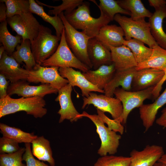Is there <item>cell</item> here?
Listing matches in <instances>:
<instances>
[{
  "mask_svg": "<svg viewBox=\"0 0 166 166\" xmlns=\"http://www.w3.org/2000/svg\"><path fill=\"white\" fill-rule=\"evenodd\" d=\"M89 6V2L84 1L77 9L64 15L68 22L74 28L81 30L83 33L92 38L96 37L101 29L108 25L111 21L101 11L99 18L93 17L90 15Z\"/></svg>",
  "mask_w": 166,
  "mask_h": 166,
  "instance_id": "1",
  "label": "cell"
},
{
  "mask_svg": "<svg viewBox=\"0 0 166 166\" xmlns=\"http://www.w3.org/2000/svg\"><path fill=\"white\" fill-rule=\"evenodd\" d=\"M46 102L43 97H33L12 98L8 95L0 99V118L18 112L24 111L35 118H41L47 113L45 107Z\"/></svg>",
  "mask_w": 166,
  "mask_h": 166,
  "instance_id": "2",
  "label": "cell"
},
{
  "mask_svg": "<svg viewBox=\"0 0 166 166\" xmlns=\"http://www.w3.org/2000/svg\"><path fill=\"white\" fill-rule=\"evenodd\" d=\"M114 20L123 29L125 40L135 38L143 42L151 48L158 45L151 34L149 23L145 21V18L133 20L117 14Z\"/></svg>",
  "mask_w": 166,
  "mask_h": 166,
  "instance_id": "3",
  "label": "cell"
},
{
  "mask_svg": "<svg viewBox=\"0 0 166 166\" xmlns=\"http://www.w3.org/2000/svg\"><path fill=\"white\" fill-rule=\"evenodd\" d=\"M83 117L90 119L96 126V132L100 139L101 144L97 151L101 156L107 155H114L117 151L121 138L120 135L106 127L101 118L97 114H90L83 111L77 117L79 119Z\"/></svg>",
  "mask_w": 166,
  "mask_h": 166,
  "instance_id": "4",
  "label": "cell"
},
{
  "mask_svg": "<svg viewBox=\"0 0 166 166\" xmlns=\"http://www.w3.org/2000/svg\"><path fill=\"white\" fill-rule=\"evenodd\" d=\"M59 16L64 26L65 37L68 46L78 59L90 69H93L87 52L88 42L91 38L72 26L66 19L64 12Z\"/></svg>",
  "mask_w": 166,
  "mask_h": 166,
  "instance_id": "5",
  "label": "cell"
},
{
  "mask_svg": "<svg viewBox=\"0 0 166 166\" xmlns=\"http://www.w3.org/2000/svg\"><path fill=\"white\" fill-rule=\"evenodd\" d=\"M61 39L52 34L49 28L41 25L37 36L31 44V51L37 64L41 65L54 53Z\"/></svg>",
  "mask_w": 166,
  "mask_h": 166,
  "instance_id": "6",
  "label": "cell"
},
{
  "mask_svg": "<svg viewBox=\"0 0 166 166\" xmlns=\"http://www.w3.org/2000/svg\"><path fill=\"white\" fill-rule=\"evenodd\" d=\"M41 65L44 67H71L85 73L90 69L78 59L68 46L65 37V28L61 35L58 46L54 53L45 60Z\"/></svg>",
  "mask_w": 166,
  "mask_h": 166,
  "instance_id": "7",
  "label": "cell"
},
{
  "mask_svg": "<svg viewBox=\"0 0 166 166\" xmlns=\"http://www.w3.org/2000/svg\"><path fill=\"white\" fill-rule=\"evenodd\" d=\"M155 86L136 91H126L119 87L115 89L114 95L121 101L123 108L122 113L117 119L123 125L126 124L129 114L133 109L140 107L146 99L152 98Z\"/></svg>",
  "mask_w": 166,
  "mask_h": 166,
  "instance_id": "8",
  "label": "cell"
},
{
  "mask_svg": "<svg viewBox=\"0 0 166 166\" xmlns=\"http://www.w3.org/2000/svg\"><path fill=\"white\" fill-rule=\"evenodd\" d=\"M7 21L23 40H29L31 42L37 36L41 26L30 11L7 18Z\"/></svg>",
  "mask_w": 166,
  "mask_h": 166,
  "instance_id": "9",
  "label": "cell"
},
{
  "mask_svg": "<svg viewBox=\"0 0 166 166\" xmlns=\"http://www.w3.org/2000/svg\"><path fill=\"white\" fill-rule=\"evenodd\" d=\"M59 67H44L36 64L32 70H29L27 81L29 82L49 84L59 90L69 83V81L62 77L59 72Z\"/></svg>",
  "mask_w": 166,
  "mask_h": 166,
  "instance_id": "10",
  "label": "cell"
},
{
  "mask_svg": "<svg viewBox=\"0 0 166 166\" xmlns=\"http://www.w3.org/2000/svg\"><path fill=\"white\" fill-rule=\"evenodd\" d=\"M82 109L87 105H93L97 109L105 113L108 112L113 119H118L121 115L123 110L121 101L117 98L108 97L105 95L97 94L90 92L87 97H84Z\"/></svg>",
  "mask_w": 166,
  "mask_h": 166,
  "instance_id": "11",
  "label": "cell"
},
{
  "mask_svg": "<svg viewBox=\"0 0 166 166\" xmlns=\"http://www.w3.org/2000/svg\"><path fill=\"white\" fill-rule=\"evenodd\" d=\"M58 90L49 84H43L38 86L30 85L26 81L21 80L11 83L7 90L8 95L16 94L23 97H43L46 95L57 94Z\"/></svg>",
  "mask_w": 166,
  "mask_h": 166,
  "instance_id": "12",
  "label": "cell"
},
{
  "mask_svg": "<svg viewBox=\"0 0 166 166\" xmlns=\"http://www.w3.org/2000/svg\"><path fill=\"white\" fill-rule=\"evenodd\" d=\"M164 154L162 147L147 145L141 151L135 149L130 152V166H154Z\"/></svg>",
  "mask_w": 166,
  "mask_h": 166,
  "instance_id": "13",
  "label": "cell"
},
{
  "mask_svg": "<svg viewBox=\"0 0 166 166\" xmlns=\"http://www.w3.org/2000/svg\"><path fill=\"white\" fill-rule=\"evenodd\" d=\"M72 90V86L69 83L58 90L55 101H59L60 106V109L57 113L60 115L59 123L62 122L65 120L73 122L78 119L77 117L80 113L76 109L71 99Z\"/></svg>",
  "mask_w": 166,
  "mask_h": 166,
  "instance_id": "14",
  "label": "cell"
},
{
  "mask_svg": "<svg viewBox=\"0 0 166 166\" xmlns=\"http://www.w3.org/2000/svg\"><path fill=\"white\" fill-rule=\"evenodd\" d=\"M164 74V71L152 68L136 70L132 79L131 91H140L155 86Z\"/></svg>",
  "mask_w": 166,
  "mask_h": 166,
  "instance_id": "15",
  "label": "cell"
},
{
  "mask_svg": "<svg viewBox=\"0 0 166 166\" xmlns=\"http://www.w3.org/2000/svg\"><path fill=\"white\" fill-rule=\"evenodd\" d=\"M59 72L62 77L66 78L73 87L77 86L81 89L84 97H88L92 92L104 93V90L100 89L93 85L80 71L71 67H59Z\"/></svg>",
  "mask_w": 166,
  "mask_h": 166,
  "instance_id": "16",
  "label": "cell"
},
{
  "mask_svg": "<svg viewBox=\"0 0 166 166\" xmlns=\"http://www.w3.org/2000/svg\"><path fill=\"white\" fill-rule=\"evenodd\" d=\"M87 52L93 70L104 65L113 63L110 50L96 37L91 38L87 45Z\"/></svg>",
  "mask_w": 166,
  "mask_h": 166,
  "instance_id": "17",
  "label": "cell"
},
{
  "mask_svg": "<svg viewBox=\"0 0 166 166\" xmlns=\"http://www.w3.org/2000/svg\"><path fill=\"white\" fill-rule=\"evenodd\" d=\"M0 73L11 83L21 80L27 81L29 70L21 68L20 64L5 51L0 59Z\"/></svg>",
  "mask_w": 166,
  "mask_h": 166,
  "instance_id": "18",
  "label": "cell"
},
{
  "mask_svg": "<svg viewBox=\"0 0 166 166\" xmlns=\"http://www.w3.org/2000/svg\"><path fill=\"white\" fill-rule=\"evenodd\" d=\"M113 63L116 71H122L133 67L138 65L130 49L123 45L118 47L109 46Z\"/></svg>",
  "mask_w": 166,
  "mask_h": 166,
  "instance_id": "19",
  "label": "cell"
},
{
  "mask_svg": "<svg viewBox=\"0 0 166 166\" xmlns=\"http://www.w3.org/2000/svg\"><path fill=\"white\" fill-rule=\"evenodd\" d=\"M166 104V88L151 104H143L139 108L140 118L147 132L153 126L159 109Z\"/></svg>",
  "mask_w": 166,
  "mask_h": 166,
  "instance_id": "20",
  "label": "cell"
},
{
  "mask_svg": "<svg viewBox=\"0 0 166 166\" xmlns=\"http://www.w3.org/2000/svg\"><path fill=\"white\" fill-rule=\"evenodd\" d=\"M124 36V31L120 26L107 25L101 29L96 37L109 49V46L118 47L124 45L125 41Z\"/></svg>",
  "mask_w": 166,
  "mask_h": 166,
  "instance_id": "21",
  "label": "cell"
},
{
  "mask_svg": "<svg viewBox=\"0 0 166 166\" xmlns=\"http://www.w3.org/2000/svg\"><path fill=\"white\" fill-rule=\"evenodd\" d=\"M135 67L122 71H116L113 78L104 89L105 95L111 97L115 89L121 86L123 89L131 91L134 76L136 71Z\"/></svg>",
  "mask_w": 166,
  "mask_h": 166,
  "instance_id": "22",
  "label": "cell"
},
{
  "mask_svg": "<svg viewBox=\"0 0 166 166\" xmlns=\"http://www.w3.org/2000/svg\"><path fill=\"white\" fill-rule=\"evenodd\" d=\"M166 18V5L155 9L148 22L152 36L157 44L166 49V33L164 30L163 22Z\"/></svg>",
  "mask_w": 166,
  "mask_h": 166,
  "instance_id": "23",
  "label": "cell"
},
{
  "mask_svg": "<svg viewBox=\"0 0 166 166\" xmlns=\"http://www.w3.org/2000/svg\"><path fill=\"white\" fill-rule=\"evenodd\" d=\"M114 65H102L96 70L82 73L85 78L100 89L104 90L111 81L116 72Z\"/></svg>",
  "mask_w": 166,
  "mask_h": 166,
  "instance_id": "24",
  "label": "cell"
},
{
  "mask_svg": "<svg viewBox=\"0 0 166 166\" xmlns=\"http://www.w3.org/2000/svg\"><path fill=\"white\" fill-rule=\"evenodd\" d=\"M33 155L39 160L47 162L50 166L55 163L50 142L43 136L37 137L31 143Z\"/></svg>",
  "mask_w": 166,
  "mask_h": 166,
  "instance_id": "25",
  "label": "cell"
},
{
  "mask_svg": "<svg viewBox=\"0 0 166 166\" xmlns=\"http://www.w3.org/2000/svg\"><path fill=\"white\" fill-rule=\"evenodd\" d=\"M31 44L29 40H22L21 44L17 46L16 50L11 55L19 64L23 62L26 69L28 70L33 69L37 64L31 51Z\"/></svg>",
  "mask_w": 166,
  "mask_h": 166,
  "instance_id": "26",
  "label": "cell"
},
{
  "mask_svg": "<svg viewBox=\"0 0 166 166\" xmlns=\"http://www.w3.org/2000/svg\"><path fill=\"white\" fill-rule=\"evenodd\" d=\"M150 57L146 61L138 64L135 67L137 70L146 68H152L164 71L166 69V49L157 45L152 48Z\"/></svg>",
  "mask_w": 166,
  "mask_h": 166,
  "instance_id": "27",
  "label": "cell"
},
{
  "mask_svg": "<svg viewBox=\"0 0 166 166\" xmlns=\"http://www.w3.org/2000/svg\"><path fill=\"white\" fill-rule=\"evenodd\" d=\"M29 1L30 12L37 14L45 21L51 24L55 29L56 35L61 38L64 26L59 16H50L45 12L43 6L38 4L35 1L29 0Z\"/></svg>",
  "mask_w": 166,
  "mask_h": 166,
  "instance_id": "28",
  "label": "cell"
},
{
  "mask_svg": "<svg viewBox=\"0 0 166 166\" xmlns=\"http://www.w3.org/2000/svg\"><path fill=\"white\" fill-rule=\"evenodd\" d=\"M123 9L129 11L130 18L137 20L145 17L150 18L153 14L147 9L140 0H119L117 1Z\"/></svg>",
  "mask_w": 166,
  "mask_h": 166,
  "instance_id": "29",
  "label": "cell"
},
{
  "mask_svg": "<svg viewBox=\"0 0 166 166\" xmlns=\"http://www.w3.org/2000/svg\"><path fill=\"white\" fill-rule=\"evenodd\" d=\"M0 132L3 136L15 140L18 143H30L37 136L34 133L24 132L20 128L10 126L2 123H0Z\"/></svg>",
  "mask_w": 166,
  "mask_h": 166,
  "instance_id": "30",
  "label": "cell"
},
{
  "mask_svg": "<svg viewBox=\"0 0 166 166\" xmlns=\"http://www.w3.org/2000/svg\"><path fill=\"white\" fill-rule=\"evenodd\" d=\"M7 24V20L0 23V41L5 51L11 56L17 46L21 43L22 38L17 34L15 36L12 35L8 30Z\"/></svg>",
  "mask_w": 166,
  "mask_h": 166,
  "instance_id": "31",
  "label": "cell"
},
{
  "mask_svg": "<svg viewBox=\"0 0 166 166\" xmlns=\"http://www.w3.org/2000/svg\"><path fill=\"white\" fill-rule=\"evenodd\" d=\"M142 42L135 38L125 40L124 45L128 47L133 53L138 64L147 60L151 56L152 49L146 46Z\"/></svg>",
  "mask_w": 166,
  "mask_h": 166,
  "instance_id": "32",
  "label": "cell"
},
{
  "mask_svg": "<svg viewBox=\"0 0 166 166\" xmlns=\"http://www.w3.org/2000/svg\"><path fill=\"white\" fill-rule=\"evenodd\" d=\"M93 2L99 9L111 20H114L115 16L117 14H122L129 16L130 12L123 9L118 4L117 1L114 0H100L98 5L95 0H90Z\"/></svg>",
  "mask_w": 166,
  "mask_h": 166,
  "instance_id": "33",
  "label": "cell"
},
{
  "mask_svg": "<svg viewBox=\"0 0 166 166\" xmlns=\"http://www.w3.org/2000/svg\"><path fill=\"white\" fill-rule=\"evenodd\" d=\"M36 1L41 6L53 8V9L49 10L48 14L56 16H59L64 11H65L64 12L65 15L70 13L75 9L77 7L82 4L84 2L83 0H62V3L60 5L53 6L43 3L38 0Z\"/></svg>",
  "mask_w": 166,
  "mask_h": 166,
  "instance_id": "34",
  "label": "cell"
},
{
  "mask_svg": "<svg viewBox=\"0 0 166 166\" xmlns=\"http://www.w3.org/2000/svg\"><path fill=\"white\" fill-rule=\"evenodd\" d=\"M0 2L6 6L7 18L30 11L29 0H1Z\"/></svg>",
  "mask_w": 166,
  "mask_h": 166,
  "instance_id": "35",
  "label": "cell"
},
{
  "mask_svg": "<svg viewBox=\"0 0 166 166\" xmlns=\"http://www.w3.org/2000/svg\"><path fill=\"white\" fill-rule=\"evenodd\" d=\"M130 156L107 155L99 158L94 166H130Z\"/></svg>",
  "mask_w": 166,
  "mask_h": 166,
  "instance_id": "36",
  "label": "cell"
},
{
  "mask_svg": "<svg viewBox=\"0 0 166 166\" xmlns=\"http://www.w3.org/2000/svg\"><path fill=\"white\" fill-rule=\"evenodd\" d=\"M25 151V148L23 147L14 153L0 154V166H26L22 162Z\"/></svg>",
  "mask_w": 166,
  "mask_h": 166,
  "instance_id": "37",
  "label": "cell"
},
{
  "mask_svg": "<svg viewBox=\"0 0 166 166\" xmlns=\"http://www.w3.org/2000/svg\"><path fill=\"white\" fill-rule=\"evenodd\" d=\"M19 143L12 139L2 136L0 138V153L11 154L19 150Z\"/></svg>",
  "mask_w": 166,
  "mask_h": 166,
  "instance_id": "38",
  "label": "cell"
},
{
  "mask_svg": "<svg viewBox=\"0 0 166 166\" xmlns=\"http://www.w3.org/2000/svg\"><path fill=\"white\" fill-rule=\"evenodd\" d=\"M97 115L101 118L104 123L107 125L109 129L116 132H119L121 135L123 134L124 127L119 120L117 119H111L106 116L104 112L97 109Z\"/></svg>",
  "mask_w": 166,
  "mask_h": 166,
  "instance_id": "39",
  "label": "cell"
},
{
  "mask_svg": "<svg viewBox=\"0 0 166 166\" xmlns=\"http://www.w3.org/2000/svg\"><path fill=\"white\" fill-rule=\"evenodd\" d=\"M30 144H25V151L22 156V160L26 162V166H50L35 158L31 150Z\"/></svg>",
  "mask_w": 166,
  "mask_h": 166,
  "instance_id": "40",
  "label": "cell"
},
{
  "mask_svg": "<svg viewBox=\"0 0 166 166\" xmlns=\"http://www.w3.org/2000/svg\"><path fill=\"white\" fill-rule=\"evenodd\" d=\"M5 76L0 73V99L6 97L8 95L7 90L9 81L6 80Z\"/></svg>",
  "mask_w": 166,
  "mask_h": 166,
  "instance_id": "41",
  "label": "cell"
},
{
  "mask_svg": "<svg viewBox=\"0 0 166 166\" xmlns=\"http://www.w3.org/2000/svg\"><path fill=\"white\" fill-rule=\"evenodd\" d=\"M164 74L160 81L154 87L152 92V98L155 100L160 95V93L162 88V86L166 81V69L164 71Z\"/></svg>",
  "mask_w": 166,
  "mask_h": 166,
  "instance_id": "42",
  "label": "cell"
},
{
  "mask_svg": "<svg viewBox=\"0 0 166 166\" xmlns=\"http://www.w3.org/2000/svg\"><path fill=\"white\" fill-rule=\"evenodd\" d=\"M7 8L5 4L0 2V22H2L7 20Z\"/></svg>",
  "mask_w": 166,
  "mask_h": 166,
  "instance_id": "43",
  "label": "cell"
},
{
  "mask_svg": "<svg viewBox=\"0 0 166 166\" xmlns=\"http://www.w3.org/2000/svg\"><path fill=\"white\" fill-rule=\"evenodd\" d=\"M156 122L159 125L166 128V108L163 109L161 114L156 120Z\"/></svg>",
  "mask_w": 166,
  "mask_h": 166,
  "instance_id": "44",
  "label": "cell"
},
{
  "mask_svg": "<svg viewBox=\"0 0 166 166\" xmlns=\"http://www.w3.org/2000/svg\"><path fill=\"white\" fill-rule=\"evenodd\" d=\"M148 2L149 5L155 9L166 5V1L165 0H149Z\"/></svg>",
  "mask_w": 166,
  "mask_h": 166,
  "instance_id": "45",
  "label": "cell"
},
{
  "mask_svg": "<svg viewBox=\"0 0 166 166\" xmlns=\"http://www.w3.org/2000/svg\"><path fill=\"white\" fill-rule=\"evenodd\" d=\"M158 162L162 163L166 165V153H164Z\"/></svg>",
  "mask_w": 166,
  "mask_h": 166,
  "instance_id": "46",
  "label": "cell"
},
{
  "mask_svg": "<svg viewBox=\"0 0 166 166\" xmlns=\"http://www.w3.org/2000/svg\"><path fill=\"white\" fill-rule=\"evenodd\" d=\"M5 51L4 47L2 45L0 47V59L2 58L3 54Z\"/></svg>",
  "mask_w": 166,
  "mask_h": 166,
  "instance_id": "47",
  "label": "cell"
},
{
  "mask_svg": "<svg viewBox=\"0 0 166 166\" xmlns=\"http://www.w3.org/2000/svg\"><path fill=\"white\" fill-rule=\"evenodd\" d=\"M154 166H166V165L160 162H157L155 164Z\"/></svg>",
  "mask_w": 166,
  "mask_h": 166,
  "instance_id": "48",
  "label": "cell"
}]
</instances>
